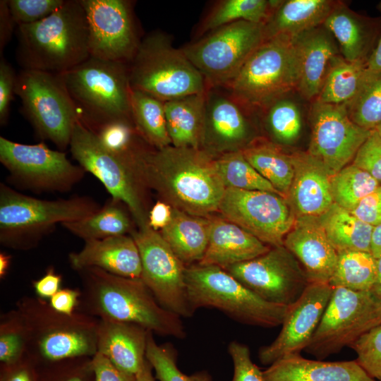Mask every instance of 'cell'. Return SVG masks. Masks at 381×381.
<instances>
[{
  "label": "cell",
  "mask_w": 381,
  "mask_h": 381,
  "mask_svg": "<svg viewBox=\"0 0 381 381\" xmlns=\"http://www.w3.org/2000/svg\"><path fill=\"white\" fill-rule=\"evenodd\" d=\"M209 241L198 263L223 269L266 253L270 248L238 225L222 216H211Z\"/></svg>",
  "instance_id": "obj_26"
},
{
  "label": "cell",
  "mask_w": 381,
  "mask_h": 381,
  "mask_svg": "<svg viewBox=\"0 0 381 381\" xmlns=\"http://www.w3.org/2000/svg\"><path fill=\"white\" fill-rule=\"evenodd\" d=\"M265 381H377L356 360L324 361L291 354L262 371Z\"/></svg>",
  "instance_id": "obj_29"
},
{
  "label": "cell",
  "mask_w": 381,
  "mask_h": 381,
  "mask_svg": "<svg viewBox=\"0 0 381 381\" xmlns=\"http://www.w3.org/2000/svg\"><path fill=\"white\" fill-rule=\"evenodd\" d=\"M132 89L163 102L207 91L205 80L181 49L174 47L164 35L143 38L129 64Z\"/></svg>",
  "instance_id": "obj_8"
},
{
  "label": "cell",
  "mask_w": 381,
  "mask_h": 381,
  "mask_svg": "<svg viewBox=\"0 0 381 381\" xmlns=\"http://www.w3.org/2000/svg\"><path fill=\"white\" fill-rule=\"evenodd\" d=\"M281 1L224 0L219 2L202 24V32L239 20L265 24Z\"/></svg>",
  "instance_id": "obj_38"
},
{
  "label": "cell",
  "mask_w": 381,
  "mask_h": 381,
  "mask_svg": "<svg viewBox=\"0 0 381 381\" xmlns=\"http://www.w3.org/2000/svg\"><path fill=\"white\" fill-rule=\"evenodd\" d=\"M69 260L78 271L96 267L120 277H141L140 256L131 236L86 241L82 250L69 255Z\"/></svg>",
  "instance_id": "obj_25"
},
{
  "label": "cell",
  "mask_w": 381,
  "mask_h": 381,
  "mask_svg": "<svg viewBox=\"0 0 381 381\" xmlns=\"http://www.w3.org/2000/svg\"><path fill=\"white\" fill-rule=\"evenodd\" d=\"M80 271L90 307L101 320L134 324L159 335L186 337L181 317L162 307L140 278L120 277L96 267Z\"/></svg>",
  "instance_id": "obj_3"
},
{
  "label": "cell",
  "mask_w": 381,
  "mask_h": 381,
  "mask_svg": "<svg viewBox=\"0 0 381 381\" xmlns=\"http://www.w3.org/2000/svg\"><path fill=\"white\" fill-rule=\"evenodd\" d=\"M150 332L134 324L101 320L97 327V352L121 370L136 375L146 361Z\"/></svg>",
  "instance_id": "obj_27"
},
{
  "label": "cell",
  "mask_w": 381,
  "mask_h": 381,
  "mask_svg": "<svg viewBox=\"0 0 381 381\" xmlns=\"http://www.w3.org/2000/svg\"><path fill=\"white\" fill-rule=\"evenodd\" d=\"M15 94L36 133L66 150L78 118L61 73L22 69L17 74Z\"/></svg>",
  "instance_id": "obj_10"
},
{
  "label": "cell",
  "mask_w": 381,
  "mask_h": 381,
  "mask_svg": "<svg viewBox=\"0 0 381 381\" xmlns=\"http://www.w3.org/2000/svg\"><path fill=\"white\" fill-rule=\"evenodd\" d=\"M381 13V2L377 5ZM381 72V33L377 44L366 63V74L374 75Z\"/></svg>",
  "instance_id": "obj_57"
},
{
  "label": "cell",
  "mask_w": 381,
  "mask_h": 381,
  "mask_svg": "<svg viewBox=\"0 0 381 381\" xmlns=\"http://www.w3.org/2000/svg\"><path fill=\"white\" fill-rule=\"evenodd\" d=\"M367 61H349L340 55L333 64L314 101L347 104L358 94L365 79Z\"/></svg>",
  "instance_id": "obj_37"
},
{
  "label": "cell",
  "mask_w": 381,
  "mask_h": 381,
  "mask_svg": "<svg viewBox=\"0 0 381 381\" xmlns=\"http://www.w3.org/2000/svg\"><path fill=\"white\" fill-rule=\"evenodd\" d=\"M68 381H82V380L78 377H74V378H71L68 380Z\"/></svg>",
  "instance_id": "obj_64"
},
{
  "label": "cell",
  "mask_w": 381,
  "mask_h": 381,
  "mask_svg": "<svg viewBox=\"0 0 381 381\" xmlns=\"http://www.w3.org/2000/svg\"><path fill=\"white\" fill-rule=\"evenodd\" d=\"M337 1H281L264 25L265 39L279 35L297 36L324 24Z\"/></svg>",
  "instance_id": "obj_30"
},
{
  "label": "cell",
  "mask_w": 381,
  "mask_h": 381,
  "mask_svg": "<svg viewBox=\"0 0 381 381\" xmlns=\"http://www.w3.org/2000/svg\"><path fill=\"white\" fill-rule=\"evenodd\" d=\"M61 277L56 274L53 269H49L40 279L33 283L37 295L41 298H51L59 291Z\"/></svg>",
  "instance_id": "obj_54"
},
{
  "label": "cell",
  "mask_w": 381,
  "mask_h": 381,
  "mask_svg": "<svg viewBox=\"0 0 381 381\" xmlns=\"http://www.w3.org/2000/svg\"><path fill=\"white\" fill-rule=\"evenodd\" d=\"M352 164L381 183V138L375 129L360 147Z\"/></svg>",
  "instance_id": "obj_47"
},
{
  "label": "cell",
  "mask_w": 381,
  "mask_h": 381,
  "mask_svg": "<svg viewBox=\"0 0 381 381\" xmlns=\"http://www.w3.org/2000/svg\"><path fill=\"white\" fill-rule=\"evenodd\" d=\"M291 157L295 173L288 196L294 207L299 217L322 215L334 204L331 176L308 152H296Z\"/></svg>",
  "instance_id": "obj_28"
},
{
  "label": "cell",
  "mask_w": 381,
  "mask_h": 381,
  "mask_svg": "<svg viewBox=\"0 0 381 381\" xmlns=\"http://www.w3.org/2000/svg\"><path fill=\"white\" fill-rule=\"evenodd\" d=\"M123 202L111 198L92 214L61 225L85 241L126 235L133 231L132 222Z\"/></svg>",
  "instance_id": "obj_35"
},
{
  "label": "cell",
  "mask_w": 381,
  "mask_h": 381,
  "mask_svg": "<svg viewBox=\"0 0 381 381\" xmlns=\"http://www.w3.org/2000/svg\"><path fill=\"white\" fill-rule=\"evenodd\" d=\"M159 233L186 266L198 264L207 247L210 219L173 208L170 222Z\"/></svg>",
  "instance_id": "obj_31"
},
{
  "label": "cell",
  "mask_w": 381,
  "mask_h": 381,
  "mask_svg": "<svg viewBox=\"0 0 381 381\" xmlns=\"http://www.w3.org/2000/svg\"><path fill=\"white\" fill-rule=\"evenodd\" d=\"M334 203L351 212L380 183L354 164L347 165L330 179Z\"/></svg>",
  "instance_id": "obj_41"
},
{
  "label": "cell",
  "mask_w": 381,
  "mask_h": 381,
  "mask_svg": "<svg viewBox=\"0 0 381 381\" xmlns=\"http://www.w3.org/2000/svg\"><path fill=\"white\" fill-rule=\"evenodd\" d=\"M299 68L296 36L276 35L258 46L226 89L247 111H262L297 90Z\"/></svg>",
  "instance_id": "obj_5"
},
{
  "label": "cell",
  "mask_w": 381,
  "mask_h": 381,
  "mask_svg": "<svg viewBox=\"0 0 381 381\" xmlns=\"http://www.w3.org/2000/svg\"><path fill=\"white\" fill-rule=\"evenodd\" d=\"M215 162L226 188L268 191L286 198L247 161L242 151L218 156L215 157Z\"/></svg>",
  "instance_id": "obj_40"
},
{
  "label": "cell",
  "mask_w": 381,
  "mask_h": 381,
  "mask_svg": "<svg viewBox=\"0 0 381 381\" xmlns=\"http://www.w3.org/2000/svg\"><path fill=\"white\" fill-rule=\"evenodd\" d=\"M351 212L373 226L381 224V185L361 200Z\"/></svg>",
  "instance_id": "obj_51"
},
{
  "label": "cell",
  "mask_w": 381,
  "mask_h": 381,
  "mask_svg": "<svg viewBox=\"0 0 381 381\" xmlns=\"http://www.w3.org/2000/svg\"><path fill=\"white\" fill-rule=\"evenodd\" d=\"M206 93L207 91L164 102L171 145L201 149Z\"/></svg>",
  "instance_id": "obj_32"
},
{
  "label": "cell",
  "mask_w": 381,
  "mask_h": 381,
  "mask_svg": "<svg viewBox=\"0 0 381 381\" xmlns=\"http://www.w3.org/2000/svg\"><path fill=\"white\" fill-rule=\"evenodd\" d=\"M218 212L273 247L284 246L296 219L288 200L278 194L233 188L225 189Z\"/></svg>",
  "instance_id": "obj_15"
},
{
  "label": "cell",
  "mask_w": 381,
  "mask_h": 381,
  "mask_svg": "<svg viewBox=\"0 0 381 381\" xmlns=\"http://www.w3.org/2000/svg\"><path fill=\"white\" fill-rule=\"evenodd\" d=\"M73 157L103 184L111 198L128 208L138 229L148 225L145 190L135 165L138 154L121 155L107 149L97 135L78 120L70 144Z\"/></svg>",
  "instance_id": "obj_9"
},
{
  "label": "cell",
  "mask_w": 381,
  "mask_h": 381,
  "mask_svg": "<svg viewBox=\"0 0 381 381\" xmlns=\"http://www.w3.org/2000/svg\"><path fill=\"white\" fill-rule=\"evenodd\" d=\"M88 26L90 56L130 64L142 40L138 37L132 2L80 0Z\"/></svg>",
  "instance_id": "obj_17"
},
{
  "label": "cell",
  "mask_w": 381,
  "mask_h": 381,
  "mask_svg": "<svg viewBox=\"0 0 381 381\" xmlns=\"http://www.w3.org/2000/svg\"><path fill=\"white\" fill-rule=\"evenodd\" d=\"M228 351L234 364L231 381H265L262 371L250 358L248 346L233 341L229 343Z\"/></svg>",
  "instance_id": "obj_48"
},
{
  "label": "cell",
  "mask_w": 381,
  "mask_h": 381,
  "mask_svg": "<svg viewBox=\"0 0 381 381\" xmlns=\"http://www.w3.org/2000/svg\"><path fill=\"white\" fill-rule=\"evenodd\" d=\"M185 274L194 313L216 308L241 323L271 328L282 325L288 311L289 306L262 299L220 267L194 264L186 266Z\"/></svg>",
  "instance_id": "obj_7"
},
{
  "label": "cell",
  "mask_w": 381,
  "mask_h": 381,
  "mask_svg": "<svg viewBox=\"0 0 381 381\" xmlns=\"http://www.w3.org/2000/svg\"><path fill=\"white\" fill-rule=\"evenodd\" d=\"M351 347L357 354L361 368L374 380L381 381V323L353 342Z\"/></svg>",
  "instance_id": "obj_45"
},
{
  "label": "cell",
  "mask_w": 381,
  "mask_h": 381,
  "mask_svg": "<svg viewBox=\"0 0 381 381\" xmlns=\"http://www.w3.org/2000/svg\"><path fill=\"white\" fill-rule=\"evenodd\" d=\"M0 162L12 183L36 193L69 191L86 172L72 164L63 151L53 150L43 142L27 145L2 136Z\"/></svg>",
  "instance_id": "obj_13"
},
{
  "label": "cell",
  "mask_w": 381,
  "mask_h": 381,
  "mask_svg": "<svg viewBox=\"0 0 381 381\" xmlns=\"http://www.w3.org/2000/svg\"><path fill=\"white\" fill-rule=\"evenodd\" d=\"M145 357L159 381H212L206 373L192 375L183 373L177 366L176 353L173 346L157 344L151 332L147 338Z\"/></svg>",
  "instance_id": "obj_44"
},
{
  "label": "cell",
  "mask_w": 381,
  "mask_h": 381,
  "mask_svg": "<svg viewBox=\"0 0 381 381\" xmlns=\"http://www.w3.org/2000/svg\"><path fill=\"white\" fill-rule=\"evenodd\" d=\"M79 295L76 290L60 289L49 298V306L57 313L71 316L78 303Z\"/></svg>",
  "instance_id": "obj_53"
},
{
  "label": "cell",
  "mask_w": 381,
  "mask_h": 381,
  "mask_svg": "<svg viewBox=\"0 0 381 381\" xmlns=\"http://www.w3.org/2000/svg\"><path fill=\"white\" fill-rule=\"evenodd\" d=\"M351 119L368 130L381 124V72L367 75L356 97L346 104Z\"/></svg>",
  "instance_id": "obj_42"
},
{
  "label": "cell",
  "mask_w": 381,
  "mask_h": 381,
  "mask_svg": "<svg viewBox=\"0 0 381 381\" xmlns=\"http://www.w3.org/2000/svg\"><path fill=\"white\" fill-rule=\"evenodd\" d=\"M264 25L234 22L181 49L202 75L207 88H226L265 40Z\"/></svg>",
  "instance_id": "obj_11"
},
{
  "label": "cell",
  "mask_w": 381,
  "mask_h": 381,
  "mask_svg": "<svg viewBox=\"0 0 381 381\" xmlns=\"http://www.w3.org/2000/svg\"><path fill=\"white\" fill-rule=\"evenodd\" d=\"M25 326L2 325L0 334V360L12 364L20 358L25 344Z\"/></svg>",
  "instance_id": "obj_49"
},
{
  "label": "cell",
  "mask_w": 381,
  "mask_h": 381,
  "mask_svg": "<svg viewBox=\"0 0 381 381\" xmlns=\"http://www.w3.org/2000/svg\"><path fill=\"white\" fill-rule=\"evenodd\" d=\"M97 325L54 310V321L42 323L37 329V348L50 361L95 355L97 353Z\"/></svg>",
  "instance_id": "obj_22"
},
{
  "label": "cell",
  "mask_w": 381,
  "mask_h": 381,
  "mask_svg": "<svg viewBox=\"0 0 381 381\" xmlns=\"http://www.w3.org/2000/svg\"><path fill=\"white\" fill-rule=\"evenodd\" d=\"M310 120L312 133L308 153L324 167L330 176L353 160L372 132L351 119L346 104L313 101Z\"/></svg>",
  "instance_id": "obj_18"
},
{
  "label": "cell",
  "mask_w": 381,
  "mask_h": 381,
  "mask_svg": "<svg viewBox=\"0 0 381 381\" xmlns=\"http://www.w3.org/2000/svg\"><path fill=\"white\" fill-rule=\"evenodd\" d=\"M91 367L96 381H136L135 375L121 370L97 352L93 356Z\"/></svg>",
  "instance_id": "obj_52"
},
{
  "label": "cell",
  "mask_w": 381,
  "mask_h": 381,
  "mask_svg": "<svg viewBox=\"0 0 381 381\" xmlns=\"http://www.w3.org/2000/svg\"><path fill=\"white\" fill-rule=\"evenodd\" d=\"M265 111V124L270 135L279 143L289 144L300 135L302 119L297 104L284 97L277 99Z\"/></svg>",
  "instance_id": "obj_43"
},
{
  "label": "cell",
  "mask_w": 381,
  "mask_h": 381,
  "mask_svg": "<svg viewBox=\"0 0 381 381\" xmlns=\"http://www.w3.org/2000/svg\"><path fill=\"white\" fill-rule=\"evenodd\" d=\"M370 253L376 259L381 256V224L373 228L370 241Z\"/></svg>",
  "instance_id": "obj_58"
},
{
  "label": "cell",
  "mask_w": 381,
  "mask_h": 381,
  "mask_svg": "<svg viewBox=\"0 0 381 381\" xmlns=\"http://www.w3.org/2000/svg\"><path fill=\"white\" fill-rule=\"evenodd\" d=\"M131 118L140 136L152 147L171 145L167 128L164 102L131 88Z\"/></svg>",
  "instance_id": "obj_36"
},
{
  "label": "cell",
  "mask_w": 381,
  "mask_h": 381,
  "mask_svg": "<svg viewBox=\"0 0 381 381\" xmlns=\"http://www.w3.org/2000/svg\"><path fill=\"white\" fill-rule=\"evenodd\" d=\"M173 207L168 203L159 200L150 209L148 214V225L155 231H159L170 222Z\"/></svg>",
  "instance_id": "obj_55"
},
{
  "label": "cell",
  "mask_w": 381,
  "mask_h": 381,
  "mask_svg": "<svg viewBox=\"0 0 381 381\" xmlns=\"http://www.w3.org/2000/svg\"><path fill=\"white\" fill-rule=\"evenodd\" d=\"M140 256V279L158 303L180 317L194 313L188 295L186 266L178 258L159 231L149 225L131 232Z\"/></svg>",
  "instance_id": "obj_14"
},
{
  "label": "cell",
  "mask_w": 381,
  "mask_h": 381,
  "mask_svg": "<svg viewBox=\"0 0 381 381\" xmlns=\"http://www.w3.org/2000/svg\"><path fill=\"white\" fill-rule=\"evenodd\" d=\"M80 122L90 131L131 121L129 64L92 56L61 73Z\"/></svg>",
  "instance_id": "obj_4"
},
{
  "label": "cell",
  "mask_w": 381,
  "mask_h": 381,
  "mask_svg": "<svg viewBox=\"0 0 381 381\" xmlns=\"http://www.w3.org/2000/svg\"><path fill=\"white\" fill-rule=\"evenodd\" d=\"M323 25L334 37L341 55L347 61H368L381 33V18H372L336 1Z\"/></svg>",
  "instance_id": "obj_24"
},
{
  "label": "cell",
  "mask_w": 381,
  "mask_h": 381,
  "mask_svg": "<svg viewBox=\"0 0 381 381\" xmlns=\"http://www.w3.org/2000/svg\"><path fill=\"white\" fill-rule=\"evenodd\" d=\"M16 25L13 20L7 0L0 1V55L6 45L12 38L14 28Z\"/></svg>",
  "instance_id": "obj_56"
},
{
  "label": "cell",
  "mask_w": 381,
  "mask_h": 381,
  "mask_svg": "<svg viewBox=\"0 0 381 381\" xmlns=\"http://www.w3.org/2000/svg\"><path fill=\"white\" fill-rule=\"evenodd\" d=\"M100 207L87 196L41 200L1 183L0 242L12 248H30L57 224L83 219Z\"/></svg>",
  "instance_id": "obj_6"
},
{
  "label": "cell",
  "mask_w": 381,
  "mask_h": 381,
  "mask_svg": "<svg viewBox=\"0 0 381 381\" xmlns=\"http://www.w3.org/2000/svg\"><path fill=\"white\" fill-rule=\"evenodd\" d=\"M284 246L301 263L310 284L329 283L338 253L329 241L319 217L296 218L284 238Z\"/></svg>",
  "instance_id": "obj_21"
},
{
  "label": "cell",
  "mask_w": 381,
  "mask_h": 381,
  "mask_svg": "<svg viewBox=\"0 0 381 381\" xmlns=\"http://www.w3.org/2000/svg\"><path fill=\"white\" fill-rule=\"evenodd\" d=\"M284 246L224 270L243 286L272 303L291 306L310 284L304 269Z\"/></svg>",
  "instance_id": "obj_16"
},
{
  "label": "cell",
  "mask_w": 381,
  "mask_h": 381,
  "mask_svg": "<svg viewBox=\"0 0 381 381\" xmlns=\"http://www.w3.org/2000/svg\"><path fill=\"white\" fill-rule=\"evenodd\" d=\"M319 219L329 241L338 254L347 251L370 253L374 226L334 203Z\"/></svg>",
  "instance_id": "obj_33"
},
{
  "label": "cell",
  "mask_w": 381,
  "mask_h": 381,
  "mask_svg": "<svg viewBox=\"0 0 381 381\" xmlns=\"http://www.w3.org/2000/svg\"><path fill=\"white\" fill-rule=\"evenodd\" d=\"M16 59L23 69L63 73L90 56L88 26L80 0H66L46 18L17 26Z\"/></svg>",
  "instance_id": "obj_2"
},
{
  "label": "cell",
  "mask_w": 381,
  "mask_h": 381,
  "mask_svg": "<svg viewBox=\"0 0 381 381\" xmlns=\"http://www.w3.org/2000/svg\"><path fill=\"white\" fill-rule=\"evenodd\" d=\"M138 174L162 201L189 214L210 217L218 212L225 186L215 157L200 148H144L136 157Z\"/></svg>",
  "instance_id": "obj_1"
},
{
  "label": "cell",
  "mask_w": 381,
  "mask_h": 381,
  "mask_svg": "<svg viewBox=\"0 0 381 381\" xmlns=\"http://www.w3.org/2000/svg\"><path fill=\"white\" fill-rule=\"evenodd\" d=\"M152 367L146 359L145 363L136 374V381H155L152 373Z\"/></svg>",
  "instance_id": "obj_60"
},
{
  "label": "cell",
  "mask_w": 381,
  "mask_h": 381,
  "mask_svg": "<svg viewBox=\"0 0 381 381\" xmlns=\"http://www.w3.org/2000/svg\"><path fill=\"white\" fill-rule=\"evenodd\" d=\"M375 276L376 258L370 252L347 251L338 254L337 265L328 284L332 287L370 291Z\"/></svg>",
  "instance_id": "obj_39"
},
{
  "label": "cell",
  "mask_w": 381,
  "mask_h": 381,
  "mask_svg": "<svg viewBox=\"0 0 381 381\" xmlns=\"http://www.w3.org/2000/svg\"><path fill=\"white\" fill-rule=\"evenodd\" d=\"M332 288L321 321L305 349L318 360L349 347L381 323V303L370 291Z\"/></svg>",
  "instance_id": "obj_12"
},
{
  "label": "cell",
  "mask_w": 381,
  "mask_h": 381,
  "mask_svg": "<svg viewBox=\"0 0 381 381\" xmlns=\"http://www.w3.org/2000/svg\"><path fill=\"white\" fill-rule=\"evenodd\" d=\"M247 111L230 94L208 88L206 93L201 149L214 157L241 151L255 138Z\"/></svg>",
  "instance_id": "obj_20"
},
{
  "label": "cell",
  "mask_w": 381,
  "mask_h": 381,
  "mask_svg": "<svg viewBox=\"0 0 381 381\" xmlns=\"http://www.w3.org/2000/svg\"><path fill=\"white\" fill-rule=\"evenodd\" d=\"M17 75L4 58L0 59V124L7 123L11 102L15 94Z\"/></svg>",
  "instance_id": "obj_50"
},
{
  "label": "cell",
  "mask_w": 381,
  "mask_h": 381,
  "mask_svg": "<svg viewBox=\"0 0 381 381\" xmlns=\"http://www.w3.org/2000/svg\"><path fill=\"white\" fill-rule=\"evenodd\" d=\"M241 151L258 173L286 198L295 173L291 155L274 143L258 138Z\"/></svg>",
  "instance_id": "obj_34"
},
{
  "label": "cell",
  "mask_w": 381,
  "mask_h": 381,
  "mask_svg": "<svg viewBox=\"0 0 381 381\" xmlns=\"http://www.w3.org/2000/svg\"><path fill=\"white\" fill-rule=\"evenodd\" d=\"M370 292L381 303V256L376 259V276Z\"/></svg>",
  "instance_id": "obj_59"
},
{
  "label": "cell",
  "mask_w": 381,
  "mask_h": 381,
  "mask_svg": "<svg viewBox=\"0 0 381 381\" xmlns=\"http://www.w3.org/2000/svg\"><path fill=\"white\" fill-rule=\"evenodd\" d=\"M296 40L300 66L297 91L313 102L341 53L334 37L323 25L296 36Z\"/></svg>",
  "instance_id": "obj_23"
},
{
  "label": "cell",
  "mask_w": 381,
  "mask_h": 381,
  "mask_svg": "<svg viewBox=\"0 0 381 381\" xmlns=\"http://www.w3.org/2000/svg\"><path fill=\"white\" fill-rule=\"evenodd\" d=\"M11 256L5 253H0V277H4L11 264Z\"/></svg>",
  "instance_id": "obj_61"
},
{
  "label": "cell",
  "mask_w": 381,
  "mask_h": 381,
  "mask_svg": "<svg viewBox=\"0 0 381 381\" xmlns=\"http://www.w3.org/2000/svg\"><path fill=\"white\" fill-rule=\"evenodd\" d=\"M66 0H7L17 26L39 22L62 6Z\"/></svg>",
  "instance_id": "obj_46"
},
{
  "label": "cell",
  "mask_w": 381,
  "mask_h": 381,
  "mask_svg": "<svg viewBox=\"0 0 381 381\" xmlns=\"http://www.w3.org/2000/svg\"><path fill=\"white\" fill-rule=\"evenodd\" d=\"M7 381H31V378L28 371L20 369L15 371Z\"/></svg>",
  "instance_id": "obj_62"
},
{
  "label": "cell",
  "mask_w": 381,
  "mask_h": 381,
  "mask_svg": "<svg viewBox=\"0 0 381 381\" xmlns=\"http://www.w3.org/2000/svg\"><path fill=\"white\" fill-rule=\"evenodd\" d=\"M377 133H378L380 138H381V124H380L376 128H375Z\"/></svg>",
  "instance_id": "obj_63"
},
{
  "label": "cell",
  "mask_w": 381,
  "mask_h": 381,
  "mask_svg": "<svg viewBox=\"0 0 381 381\" xmlns=\"http://www.w3.org/2000/svg\"><path fill=\"white\" fill-rule=\"evenodd\" d=\"M329 284L310 283L300 298L289 306L276 339L258 351L263 365H271L291 354H300L308 346L332 293Z\"/></svg>",
  "instance_id": "obj_19"
}]
</instances>
